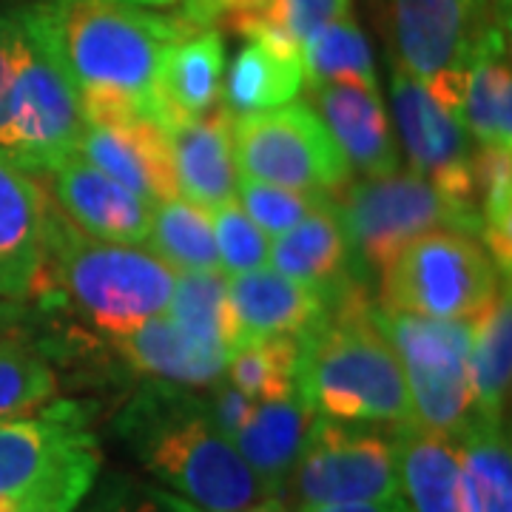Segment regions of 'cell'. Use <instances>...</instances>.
<instances>
[{
  "label": "cell",
  "mask_w": 512,
  "mask_h": 512,
  "mask_svg": "<svg viewBox=\"0 0 512 512\" xmlns=\"http://www.w3.org/2000/svg\"><path fill=\"white\" fill-rule=\"evenodd\" d=\"M268 265L279 274L319 288L330 299V311L370 291V279L356 268L333 197L271 242Z\"/></svg>",
  "instance_id": "2e32d148"
},
{
  "label": "cell",
  "mask_w": 512,
  "mask_h": 512,
  "mask_svg": "<svg viewBox=\"0 0 512 512\" xmlns=\"http://www.w3.org/2000/svg\"><path fill=\"white\" fill-rule=\"evenodd\" d=\"M311 106L359 177H384L402 168V151L379 83L308 86Z\"/></svg>",
  "instance_id": "e0dca14e"
},
{
  "label": "cell",
  "mask_w": 512,
  "mask_h": 512,
  "mask_svg": "<svg viewBox=\"0 0 512 512\" xmlns=\"http://www.w3.org/2000/svg\"><path fill=\"white\" fill-rule=\"evenodd\" d=\"M470 512H512V447L507 419L476 416L456 436Z\"/></svg>",
  "instance_id": "83f0119b"
},
{
  "label": "cell",
  "mask_w": 512,
  "mask_h": 512,
  "mask_svg": "<svg viewBox=\"0 0 512 512\" xmlns=\"http://www.w3.org/2000/svg\"><path fill=\"white\" fill-rule=\"evenodd\" d=\"M0 151L15 154V134H12V106H9V63L0 46Z\"/></svg>",
  "instance_id": "60d3db41"
},
{
  "label": "cell",
  "mask_w": 512,
  "mask_h": 512,
  "mask_svg": "<svg viewBox=\"0 0 512 512\" xmlns=\"http://www.w3.org/2000/svg\"><path fill=\"white\" fill-rule=\"evenodd\" d=\"M239 177L336 197L356 177L311 103L293 100L262 114L234 117Z\"/></svg>",
  "instance_id": "8fae6325"
},
{
  "label": "cell",
  "mask_w": 512,
  "mask_h": 512,
  "mask_svg": "<svg viewBox=\"0 0 512 512\" xmlns=\"http://www.w3.org/2000/svg\"><path fill=\"white\" fill-rule=\"evenodd\" d=\"M325 200L330 197L293 191L285 185L259 183V180H248V177H239L237 183V202L242 205V211L271 239L291 231L293 225H299Z\"/></svg>",
  "instance_id": "d590c367"
},
{
  "label": "cell",
  "mask_w": 512,
  "mask_h": 512,
  "mask_svg": "<svg viewBox=\"0 0 512 512\" xmlns=\"http://www.w3.org/2000/svg\"><path fill=\"white\" fill-rule=\"evenodd\" d=\"M296 393L313 416L359 424H413L404 370L370 296L333 308L302 336Z\"/></svg>",
  "instance_id": "3957f363"
},
{
  "label": "cell",
  "mask_w": 512,
  "mask_h": 512,
  "mask_svg": "<svg viewBox=\"0 0 512 512\" xmlns=\"http://www.w3.org/2000/svg\"><path fill=\"white\" fill-rule=\"evenodd\" d=\"M74 512H200L183 498L160 490L154 484L137 481L131 476H106L94 481L89 495Z\"/></svg>",
  "instance_id": "8d00e7d4"
},
{
  "label": "cell",
  "mask_w": 512,
  "mask_h": 512,
  "mask_svg": "<svg viewBox=\"0 0 512 512\" xmlns=\"http://www.w3.org/2000/svg\"><path fill=\"white\" fill-rule=\"evenodd\" d=\"M165 313L191 339L225 356L239 345V330L228 299V276L220 268L177 274Z\"/></svg>",
  "instance_id": "f1b7e54d"
},
{
  "label": "cell",
  "mask_w": 512,
  "mask_h": 512,
  "mask_svg": "<svg viewBox=\"0 0 512 512\" xmlns=\"http://www.w3.org/2000/svg\"><path fill=\"white\" fill-rule=\"evenodd\" d=\"M242 512H291L285 504H282V498H262V501H256L254 507H248V510Z\"/></svg>",
  "instance_id": "7bdbcfd3"
},
{
  "label": "cell",
  "mask_w": 512,
  "mask_h": 512,
  "mask_svg": "<svg viewBox=\"0 0 512 512\" xmlns=\"http://www.w3.org/2000/svg\"><path fill=\"white\" fill-rule=\"evenodd\" d=\"M350 12V0H282V15L291 37L302 46L313 32L328 26L330 20Z\"/></svg>",
  "instance_id": "74e56055"
},
{
  "label": "cell",
  "mask_w": 512,
  "mask_h": 512,
  "mask_svg": "<svg viewBox=\"0 0 512 512\" xmlns=\"http://www.w3.org/2000/svg\"><path fill=\"white\" fill-rule=\"evenodd\" d=\"M74 154L109 174L114 183L128 188L148 205L180 197L171 165L168 131L154 120H83Z\"/></svg>",
  "instance_id": "5bb4252c"
},
{
  "label": "cell",
  "mask_w": 512,
  "mask_h": 512,
  "mask_svg": "<svg viewBox=\"0 0 512 512\" xmlns=\"http://www.w3.org/2000/svg\"><path fill=\"white\" fill-rule=\"evenodd\" d=\"M470 382L478 416L507 419L512 382V299L510 282L484 311L473 316Z\"/></svg>",
  "instance_id": "4316f807"
},
{
  "label": "cell",
  "mask_w": 512,
  "mask_h": 512,
  "mask_svg": "<svg viewBox=\"0 0 512 512\" xmlns=\"http://www.w3.org/2000/svg\"><path fill=\"white\" fill-rule=\"evenodd\" d=\"M0 46L9 63L12 160L35 177L49 174L77 148L83 131L80 100L37 32L26 0H0Z\"/></svg>",
  "instance_id": "8992f818"
},
{
  "label": "cell",
  "mask_w": 512,
  "mask_h": 512,
  "mask_svg": "<svg viewBox=\"0 0 512 512\" xmlns=\"http://www.w3.org/2000/svg\"><path fill=\"white\" fill-rule=\"evenodd\" d=\"M228 299L239 342L262 336H308L330 316V299L319 288L274 271L271 265L228 276Z\"/></svg>",
  "instance_id": "d6986e66"
},
{
  "label": "cell",
  "mask_w": 512,
  "mask_h": 512,
  "mask_svg": "<svg viewBox=\"0 0 512 512\" xmlns=\"http://www.w3.org/2000/svg\"><path fill=\"white\" fill-rule=\"evenodd\" d=\"M510 276L467 231L439 228L416 237L379 276V305L427 319H473Z\"/></svg>",
  "instance_id": "ba28073f"
},
{
  "label": "cell",
  "mask_w": 512,
  "mask_h": 512,
  "mask_svg": "<svg viewBox=\"0 0 512 512\" xmlns=\"http://www.w3.org/2000/svg\"><path fill=\"white\" fill-rule=\"evenodd\" d=\"M234 117L217 106L202 117L168 126V148L180 197L205 211L237 200V157H234Z\"/></svg>",
  "instance_id": "44dd1931"
},
{
  "label": "cell",
  "mask_w": 512,
  "mask_h": 512,
  "mask_svg": "<svg viewBox=\"0 0 512 512\" xmlns=\"http://www.w3.org/2000/svg\"><path fill=\"white\" fill-rule=\"evenodd\" d=\"M35 512H52V510H35Z\"/></svg>",
  "instance_id": "ee69618b"
},
{
  "label": "cell",
  "mask_w": 512,
  "mask_h": 512,
  "mask_svg": "<svg viewBox=\"0 0 512 512\" xmlns=\"http://www.w3.org/2000/svg\"><path fill=\"white\" fill-rule=\"evenodd\" d=\"M510 0H387L390 66L464 92L470 52L484 23Z\"/></svg>",
  "instance_id": "4fadbf2b"
},
{
  "label": "cell",
  "mask_w": 512,
  "mask_h": 512,
  "mask_svg": "<svg viewBox=\"0 0 512 512\" xmlns=\"http://www.w3.org/2000/svg\"><path fill=\"white\" fill-rule=\"evenodd\" d=\"M288 490L291 512L396 498V427L313 416Z\"/></svg>",
  "instance_id": "30bf717a"
},
{
  "label": "cell",
  "mask_w": 512,
  "mask_h": 512,
  "mask_svg": "<svg viewBox=\"0 0 512 512\" xmlns=\"http://www.w3.org/2000/svg\"><path fill=\"white\" fill-rule=\"evenodd\" d=\"M60 393L46 348L32 336H0V421L37 413Z\"/></svg>",
  "instance_id": "d6a6232c"
},
{
  "label": "cell",
  "mask_w": 512,
  "mask_h": 512,
  "mask_svg": "<svg viewBox=\"0 0 512 512\" xmlns=\"http://www.w3.org/2000/svg\"><path fill=\"white\" fill-rule=\"evenodd\" d=\"M103 467L89 410L52 402L0 421V501L74 512Z\"/></svg>",
  "instance_id": "5b68a950"
},
{
  "label": "cell",
  "mask_w": 512,
  "mask_h": 512,
  "mask_svg": "<svg viewBox=\"0 0 512 512\" xmlns=\"http://www.w3.org/2000/svg\"><path fill=\"white\" fill-rule=\"evenodd\" d=\"M404 370L413 424L456 439L476 419L470 382L473 319H427L376 305Z\"/></svg>",
  "instance_id": "9c48e42d"
},
{
  "label": "cell",
  "mask_w": 512,
  "mask_h": 512,
  "mask_svg": "<svg viewBox=\"0 0 512 512\" xmlns=\"http://www.w3.org/2000/svg\"><path fill=\"white\" fill-rule=\"evenodd\" d=\"M356 268L373 279L421 234L456 228L481 239V214L441 194L410 168L384 177H353L336 197Z\"/></svg>",
  "instance_id": "52a82bcc"
},
{
  "label": "cell",
  "mask_w": 512,
  "mask_h": 512,
  "mask_svg": "<svg viewBox=\"0 0 512 512\" xmlns=\"http://www.w3.org/2000/svg\"><path fill=\"white\" fill-rule=\"evenodd\" d=\"M37 325V308L32 302L0 299V336H32Z\"/></svg>",
  "instance_id": "ab89813d"
},
{
  "label": "cell",
  "mask_w": 512,
  "mask_h": 512,
  "mask_svg": "<svg viewBox=\"0 0 512 512\" xmlns=\"http://www.w3.org/2000/svg\"><path fill=\"white\" fill-rule=\"evenodd\" d=\"M461 114L478 148L512 151V72H510V6L484 23L470 52Z\"/></svg>",
  "instance_id": "ffe728a7"
},
{
  "label": "cell",
  "mask_w": 512,
  "mask_h": 512,
  "mask_svg": "<svg viewBox=\"0 0 512 512\" xmlns=\"http://www.w3.org/2000/svg\"><path fill=\"white\" fill-rule=\"evenodd\" d=\"M211 393L205 396L208 399V407H211V416L214 421L220 424V430L228 436V439H234L239 430H242V424L251 419V413L256 410L254 399H248L242 390H237L234 384L228 382V379H222L214 387H208Z\"/></svg>",
  "instance_id": "f35d334b"
},
{
  "label": "cell",
  "mask_w": 512,
  "mask_h": 512,
  "mask_svg": "<svg viewBox=\"0 0 512 512\" xmlns=\"http://www.w3.org/2000/svg\"><path fill=\"white\" fill-rule=\"evenodd\" d=\"M46 274L52 291L109 339L165 313L177 279V271L143 245L77 231L52 200L46 208Z\"/></svg>",
  "instance_id": "277c9868"
},
{
  "label": "cell",
  "mask_w": 512,
  "mask_h": 512,
  "mask_svg": "<svg viewBox=\"0 0 512 512\" xmlns=\"http://www.w3.org/2000/svg\"><path fill=\"white\" fill-rule=\"evenodd\" d=\"M37 32L80 100L83 120L146 117L165 128V52L217 29L208 0H26Z\"/></svg>",
  "instance_id": "6da1fadb"
},
{
  "label": "cell",
  "mask_w": 512,
  "mask_h": 512,
  "mask_svg": "<svg viewBox=\"0 0 512 512\" xmlns=\"http://www.w3.org/2000/svg\"><path fill=\"white\" fill-rule=\"evenodd\" d=\"M481 242L510 276L512 262V151L476 146Z\"/></svg>",
  "instance_id": "836d02e7"
},
{
  "label": "cell",
  "mask_w": 512,
  "mask_h": 512,
  "mask_svg": "<svg viewBox=\"0 0 512 512\" xmlns=\"http://www.w3.org/2000/svg\"><path fill=\"white\" fill-rule=\"evenodd\" d=\"M305 69L299 46L248 40L222 77L220 103L231 117L262 114L299 100Z\"/></svg>",
  "instance_id": "484cf974"
},
{
  "label": "cell",
  "mask_w": 512,
  "mask_h": 512,
  "mask_svg": "<svg viewBox=\"0 0 512 512\" xmlns=\"http://www.w3.org/2000/svg\"><path fill=\"white\" fill-rule=\"evenodd\" d=\"M117 356L151 382L208 390L225 379L228 356L191 339L168 313H157L126 336L111 339Z\"/></svg>",
  "instance_id": "7402d4cb"
},
{
  "label": "cell",
  "mask_w": 512,
  "mask_h": 512,
  "mask_svg": "<svg viewBox=\"0 0 512 512\" xmlns=\"http://www.w3.org/2000/svg\"><path fill=\"white\" fill-rule=\"evenodd\" d=\"M211 225H214L222 274H248L268 265L271 237L242 211L237 200L211 208Z\"/></svg>",
  "instance_id": "e575fe53"
},
{
  "label": "cell",
  "mask_w": 512,
  "mask_h": 512,
  "mask_svg": "<svg viewBox=\"0 0 512 512\" xmlns=\"http://www.w3.org/2000/svg\"><path fill=\"white\" fill-rule=\"evenodd\" d=\"M46 177L52 185L49 200L77 231L123 245L146 242L154 205L114 183L100 168L72 154L57 163Z\"/></svg>",
  "instance_id": "ac0fdd59"
},
{
  "label": "cell",
  "mask_w": 512,
  "mask_h": 512,
  "mask_svg": "<svg viewBox=\"0 0 512 512\" xmlns=\"http://www.w3.org/2000/svg\"><path fill=\"white\" fill-rule=\"evenodd\" d=\"M305 86L319 83H379L373 49L353 12L330 20L302 46Z\"/></svg>",
  "instance_id": "1f68e13d"
},
{
  "label": "cell",
  "mask_w": 512,
  "mask_h": 512,
  "mask_svg": "<svg viewBox=\"0 0 512 512\" xmlns=\"http://www.w3.org/2000/svg\"><path fill=\"white\" fill-rule=\"evenodd\" d=\"M311 421V407L299 393H293L279 402L256 404L251 419L245 421L242 430L231 439L239 456L254 470L265 498H282L288 490V478H291Z\"/></svg>",
  "instance_id": "d4e9b609"
},
{
  "label": "cell",
  "mask_w": 512,
  "mask_h": 512,
  "mask_svg": "<svg viewBox=\"0 0 512 512\" xmlns=\"http://www.w3.org/2000/svg\"><path fill=\"white\" fill-rule=\"evenodd\" d=\"M49 197L9 154L0 151V299L32 302L46 279Z\"/></svg>",
  "instance_id": "9a60e30c"
},
{
  "label": "cell",
  "mask_w": 512,
  "mask_h": 512,
  "mask_svg": "<svg viewBox=\"0 0 512 512\" xmlns=\"http://www.w3.org/2000/svg\"><path fill=\"white\" fill-rule=\"evenodd\" d=\"M390 123L410 171L478 211L476 143L464 126L461 100L390 66Z\"/></svg>",
  "instance_id": "7c38bea8"
},
{
  "label": "cell",
  "mask_w": 512,
  "mask_h": 512,
  "mask_svg": "<svg viewBox=\"0 0 512 512\" xmlns=\"http://www.w3.org/2000/svg\"><path fill=\"white\" fill-rule=\"evenodd\" d=\"M154 256H160L177 274L183 271H211L220 268L217 239L211 225V211L194 202L174 197L157 202L151 214V228L143 242Z\"/></svg>",
  "instance_id": "f546056e"
},
{
  "label": "cell",
  "mask_w": 512,
  "mask_h": 512,
  "mask_svg": "<svg viewBox=\"0 0 512 512\" xmlns=\"http://www.w3.org/2000/svg\"><path fill=\"white\" fill-rule=\"evenodd\" d=\"M225 77V37L222 29H200L174 43L157 74V97L165 128L202 117L220 106Z\"/></svg>",
  "instance_id": "cb8c5ba5"
},
{
  "label": "cell",
  "mask_w": 512,
  "mask_h": 512,
  "mask_svg": "<svg viewBox=\"0 0 512 512\" xmlns=\"http://www.w3.org/2000/svg\"><path fill=\"white\" fill-rule=\"evenodd\" d=\"M396 470L407 512H470L456 439L416 424L396 427Z\"/></svg>",
  "instance_id": "603a6c76"
},
{
  "label": "cell",
  "mask_w": 512,
  "mask_h": 512,
  "mask_svg": "<svg viewBox=\"0 0 512 512\" xmlns=\"http://www.w3.org/2000/svg\"><path fill=\"white\" fill-rule=\"evenodd\" d=\"M114 433L148 476L200 512H242L262 484L197 390L148 379L114 416Z\"/></svg>",
  "instance_id": "7a4b0ae2"
},
{
  "label": "cell",
  "mask_w": 512,
  "mask_h": 512,
  "mask_svg": "<svg viewBox=\"0 0 512 512\" xmlns=\"http://www.w3.org/2000/svg\"><path fill=\"white\" fill-rule=\"evenodd\" d=\"M299 512H407L402 498H384V501H367V504H345V507H316V510Z\"/></svg>",
  "instance_id": "b9f144b4"
},
{
  "label": "cell",
  "mask_w": 512,
  "mask_h": 512,
  "mask_svg": "<svg viewBox=\"0 0 512 512\" xmlns=\"http://www.w3.org/2000/svg\"><path fill=\"white\" fill-rule=\"evenodd\" d=\"M299 359V336L245 339L228 353L225 379L254 402H279L296 393Z\"/></svg>",
  "instance_id": "4dcf8cb0"
}]
</instances>
